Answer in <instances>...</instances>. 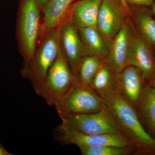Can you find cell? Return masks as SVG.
<instances>
[{
	"mask_svg": "<svg viewBox=\"0 0 155 155\" xmlns=\"http://www.w3.org/2000/svg\"><path fill=\"white\" fill-rule=\"evenodd\" d=\"M105 102L136 150L141 154L155 155V138L143 126L134 106L120 92Z\"/></svg>",
	"mask_w": 155,
	"mask_h": 155,
	"instance_id": "obj_1",
	"label": "cell"
},
{
	"mask_svg": "<svg viewBox=\"0 0 155 155\" xmlns=\"http://www.w3.org/2000/svg\"><path fill=\"white\" fill-rule=\"evenodd\" d=\"M77 83L76 76L61 49L44 80L34 90L36 94L43 98L48 105L54 106L70 92Z\"/></svg>",
	"mask_w": 155,
	"mask_h": 155,
	"instance_id": "obj_2",
	"label": "cell"
},
{
	"mask_svg": "<svg viewBox=\"0 0 155 155\" xmlns=\"http://www.w3.org/2000/svg\"><path fill=\"white\" fill-rule=\"evenodd\" d=\"M60 28H56L41 39L33 58L25 63L20 73L31 82L34 89L42 83L50 67L57 58L60 49Z\"/></svg>",
	"mask_w": 155,
	"mask_h": 155,
	"instance_id": "obj_3",
	"label": "cell"
},
{
	"mask_svg": "<svg viewBox=\"0 0 155 155\" xmlns=\"http://www.w3.org/2000/svg\"><path fill=\"white\" fill-rule=\"evenodd\" d=\"M40 7L37 0H20L18 38L25 63L33 58L40 31Z\"/></svg>",
	"mask_w": 155,
	"mask_h": 155,
	"instance_id": "obj_4",
	"label": "cell"
},
{
	"mask_svg": "<svg viewBox=\"0 0 155 155\" xmlns=\"http://www.w3.org/2000/svg\"><path fill=\"white\" fill-rule=\"evenodd\" d=\"M59 116L62 122L85 134L97 135L116 134L125 135L107 106L104 110L92 114Z\"/></svg>",
	"mask_w": 155,
	"mask_h": 155,
	"instance_id": "obj_5",
	"label": "cell"
},
{
	"mask_svg": "<svg viewBox=\"0 0 155 155\" xmlns=\"http://www.w3.org/2000/svg\"><path fill=\"white\" fill-rule=\"evenodd\" d=\"M54 107L60 115L92 114L104 110L107 105L90 86H81L77 83Z\"/></svg>",
	"mask_w": 155,
	"mask_h": 155,
	"instance_id": "obj_6",
	"label": "cell"
},
{
	"mask_svg": "<svg viewBox=\"0 0 155 155\" xmlns=\"http://www.w3.org/2000/svg\"><path fill=\"white\" fill-rule=\"evenodd\" d=\"M55 133L56 139L58 141L64 144L75 145L78 148L104 146L134 147L130 140L122 134H85L77 131L63 122L56 128Z\"/></svg>",
	"mask_w": 155,
	"mask_h": 155,
	"instance_id": "obj_7",
	"label": "cell"
},
{
	"mask_svg": "<svg viewBox=\"0 0 155 155\" xmlns=\"http://www.w3.org/2000/svg\"><path fill=\"white\" fill-rule=\"evenodd\" d=\"M60 47L77 78L79 65L87 54L78 29L71 21H66L61 26Z\"/></svg>",
	"mask_w": 155,
	"mask_h": 155,
	"instance_id": "obj_8",
	"label": "cell"
},
{
	"mask_svg": "<svg viewBox=\"0 0 155 155\" xmlns=\"http://www.w3.org/2000/svg\"><path fill=\"white\" fill-rule=\"evenodd\" d=\"M128 66L138 68L144 80L155 74L154 56L149 44L141 36H134L127 54L126 67Z\"/></svg>",
	"mask_w": 155,
	"mask_h": 155,
	"instance_id": "obj_9",
	"label": "cell"
},
{
	"mask_svg": "<svg viewBox=\"0 0 155 155\" xmlns=\"http://www.w3.org/2000/svg\"><path fill=\"white\" fill-rule=\"evenodd\" d=\"M124 9L120 0H103L97 20V28L108 40L114 38L124 21Z\"/></svg>",
	"mask_w": 155,
	"mask_h": 155,
	"instance_id": "obj_10",
	"label": "cell"
},
{
	"mask_svg": "<svg viewBox=\"0 0 155 155\" xmlns=\"http://www.w3.org/2000/svg\"><path fill=\"white\" fill-rule=\"evenodd\" d=\"M134 35L130 24L124 22L110 46L106 63L117 75L126 67L128 51Z\"/></svg>",
	"mask_w": 155,
	"mask_h": 155,
	"instance_id": "obj_11",
	"label": "cell"
},
{
	"mask_svg": "<svg viewBox=\"0 0 155 155\" xmlns=\"http://www.w3.org/2000/svg\"><path fill=\"white\" fill-rule=\"evenodd\" d=\"M118 77L120 93L136 106L144 86L145 80L141 71L133 66H127L118 74Z\"/></svg>",
	"mask_w": 155,
	"mask_h": 155,
	"instance_id": "obj_12",
	"label": "cell"
},
{
	"mask_svg": "<svg viewBox=\"0 0 155 155\" xmlns=\"http://www.w3.org/2000/svg\"><path fill=\"white\" fill-rule=\"evenodd\" d=\"M74 0H49L44 7V17L39 36L42 38L48 32L61 27Z\"/></svg>",
	"mask_w": 155,
	"mask_h": 155,
	"instance_id": "obj_13",
	"label": "cell"
},
{
	"mask_svg": "<svg viewBox=\"0 0 155 155\" xmlns=\"http://www.w3.org/2000/svg\"><path fill=\"white\" fill-rule=\"evenodd\" d=\"M90 86L104 101L110 99L120 92L118 75L106 62Z\"/></svg>",
	"mask_w": 155,
	"mask_h": 155,
	"instance_id": "obj_14",
	"label": "cell"
},
{
	"mask_svg": "<svg viewBox=\"0 0 155 155\" xmlns=\"http://www.w3.org/2000/svg\"><path fill=\"white\" fill-rule=\"evenodd\" d=\"M103 0H80L73 7L71 22L78 28H97V20Z\"/></svg>",
	"mask_w": 155,
	"mask_h": 155,
	"instance_id": "obj_15",
	"label": "cell"
},
{
	"mask_svg": "<svg viewBox=\"0 0 155 155\" xmlns=\"http://www.w3.org/2000/svg\"><path fill=\"white\" fill-rule=\"evenodd\" d=\"M78 30L87 56H99L105 60L110 47L107 39L97 27H84Z\"/></svg>",
	"mask_w": 155,
	"mask_h": 155,
	"instance_id": "obj_16",
	"label": "cell"
},
{
	"mask_svg": "<svg viewBox=\"0 0 155 155\" xmlns=\"http://www.w3.org/2000/svg\"><path fill=\"white\" fill-rule=\"evenodd\" d=\"M136 106L150 131L155 136V92L150 85L144 86Z\"/></svg>",
	"mask_w": 155,
	"mask_h": 155,
	"instance_id": "obj_17",
	"label": "cell"
},
{
	"mask_svg": "<svg viewBox=\"0 0 155 155\" xmlns=\"http://www.w3.org/2000/svg\"><path fill=\"white\" fill-rule=\"evenodd\" d=\"M104 58L97 56H86L78 68V84L81 86H90L97 72L105 63Z\"/></svg>",
	"mask_w": 155,
	"mask_h": 155,
	"instance_id": "obj_18",
	"label": "cell"
},
{
	"mask_svg": "<svg viewBox=\"0 0 155 155\" xmlns=\"http://www.w3.org/2000/svg\"><path fill=\"white\" fill-rule=\"evenodd\" d=\"M135 18L141 36L155 48V19L149 13L141 10L136 12Z\"/></svg>",
	"mask_w": 155,
	"mask_h": 155,
	"instance_id": "obj_19",
	"label": "cell"
},
{
	"mask_svg": "<svg viewBox=\"0 0 155 155\" xmlns=\"http://www.w3.org/2000/svg\"><path fill=\"white\" fill-rule=\"evenodd\" d=\"M82 155H126L136 150L134 147H119L104 146L79 148Z\"/></svg>",
	"mask_w": 155,
	"mask_h": 155,
	"instance_id": "obj_20",
	"label": "cell"
},
{
	"mask_svg": "<svg viewBox=\"0 0 155 155\" xmlns=\"http://www.w3.org/2000/svg\"><path fill=\"white\" fill-rule=\"evenodd\" d=\"M126 2L137 5L148 6L151 5L154 0H126Z\"/></svg>",
	"mask_w": 155,
	"mask_h": 155,
	"instance_id": "obj_21",
	"label": "cell"
},
{
	"mask_svg": "<svg viewBox=\"0 0 155 155\" xmlns=\"http://www.w3.org/2000/svg\"><path fill=\"white\" fill-rule=\"evenodd\" d=\"M13 154L11 153H9L8 152L2 145L0 144V155H13Z\"/></svg>",
	"mask_w": 155,
	"mask_h": 155,
	"instance_id": "obj_22",
	"label": "cell"
},
{
	"mask_svg": "<svg viewBox=\"0 0 155 155\" xmlns=\"http://www.w3.org/2000/svg\"><path fill=\"white\" fill-rule=\"evenodd\" d=\"M149 80H150L149 85L152 87L155 92V74Z\"/></svg>",
	"mask_w": 155,
	"mask_h": 155,
	"instance_id": "obj_23",
	"label": "cell"
},
{
	"mask_svg": "<svg viewBox=\"0 0 155 155\" xmlns=\"http://www.w3.org/2000/svg\"><path fill=\"white\" fill-rule=\"evenodd\" d=\"M40 8H43L49 0H37Z\"/></svg>",
	"mask_w": 155,
	"mask_h": 155,
	"instance_id": "obj_24",
	"label": "cell"
},
{
	"mask_svg": "<svg viewBox=\"0 0 155 155\" xmlns=\"http://www.w3.org/2000/svg\"><path fill=\"white\" fill-rule=\"evenodd\" d=\"M121 4H122V7L124 8V10L127 11L128 10V6L126 2V0H120Z\"/></svg>",
	"mask_w": 155,
	"mask_h": 155,
	"instance_id": "obj_25",
	"label": "cell"
},
{
	"mask_svg": "<svg viewBox=\"0 0 155 155\" xmlns=\"http://www.w3.org/2000/svg\"><path fill=\"white\" fill-rule=\"evenodd\" d=\"M152 11L154 15L155 16V3H154L152 7Z\"/></svg>",
	"mask_w": 155,
	"mask_h": 155,
	"instance_id": "obj_26",
	"label": "cell"
}]
</instances>
